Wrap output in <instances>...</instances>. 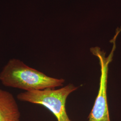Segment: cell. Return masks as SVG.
<instances>
[{
  "mask_svg": "<svg viewBox=\"0 0 121 121\" xmlns=\"http://www.w3.org/2000/svg\"><path fill=\"white\" fill-rule=\"evenodd\" d=\"M21 113L13 94L0 89V121H20Z\"/></svg>",
  "mask_w": 121,
  "mask_h": 121,
  "instance_id": "4",
  "label": "cell"
},
{
  "mask_svg": "<svg viewBox=\"0 0 121 121\" xmlns=\"http://www.w3.org/2000/svg\"><path fill=\"white\" fill-rule=\"evenodd\" d=\"M0 81L6 87L29 91L62 86L65 80L49 77L21 60L13 58L8 61L0 72Z\"/></svg>",
  "mask_w": 121,
  "mask_h": 121,
  "instance_id": "1",
  "label": "cell"
},
{
  "mask_svg": "<svg viewBox=\"0 0 121 121\" xmlns=\"http://www.w3.org/2000/svg\"><path fill=\"white\" fill-rule=\"evenodd\" d=\"M117 34V33L112 39L113 47L108 56H105V52L102 51L98 47L90 48L91 52L99 59L101 74L98 95L88 117V121H111L107 96V78L108 65L112 60L113 52L116 48L115 40Z\"/></svg>",
  "mask_w": 121,
  "mask_h": 121,
  "instance_id": "3",
  "label": "cell"
},
{
  "mask_svg": "<svg viewBox=\"0 0 121 121\" xmlns=\"http://www.w3.org/2000/svg\"><path fill=\"white\" fill-rule=\"evenodd\" d=\"M78 88L70 83L56 90L46 89L22 92L17 94V98L21 101L43 106L52 113L57 121H71L66 111V100L68 96Z\"/></svg>",
  "mask_w": 121,
  "mask_h": 121,
  "instance_id": "2",
  "label": "cell"
}]
</instances>
